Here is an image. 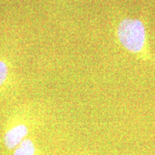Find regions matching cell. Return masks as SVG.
I'll return each mask as SVG.
<instances>
[{
	"label": "cell",
	"mask_w": 155,
	"mask_h": 155,
	"mask_svg": "<svg viewBox=\"0 0 155 155\" xmlns=\"http://www.w3.org/2000/svg\"><path fill=\"white\" fill-rule=\"evenodd\" d=\"M117 35L122 45L132 53L140 52L146 41L144 26L139 19L122 20L118 27Z\"/></svg>",
	"instance_id": "obj_1"
},
{
	"label": "cell",
	"mask_w": 155,
	"mask_h": 155,
	"mask_svg": "<svg viewBox=\"0 0 155 155\" xmlns=\"http://www.w3.org/2000/svg\"><path fill=\"white\" fill-rule=\"evenodd\" d=\"M33 131V122L22 119V117L14 118L7 124L4 130V146L7 150L12 152L25 139L32 136Z\"/></svg>",
	"instance_id": "obj_2"
},
{
	"label": "cell",
	"mask_w": 155,
	"mask_h": 155,
	"mask_svg": "<svg viewBox=\"0 0 155 155\" xmlns=\"http://www.w3.org/2000/svg\"><path fill=\"white\" fill-rule=\"evenodd\" d=\"M12 155H42V153L39 143L30 136L12 151Z\"/></svg>",
	"instance_id": "obj_3"
},
{
	"label": "cell",
	"mask_w": 155,
	"mask_h": 155,
	"mask_svg": "<svg viewBox=\"0 0 155 155\" xmlns=\"http://www.w3.org/2000/svg\"><path fill=\"white\" fill-rule=\"evenodd\" d=\"M9 75V67L5 61L0 60V88L5 84Z\"/></svg>",
	"instance_id": "obj_4"
}]
</instances>
